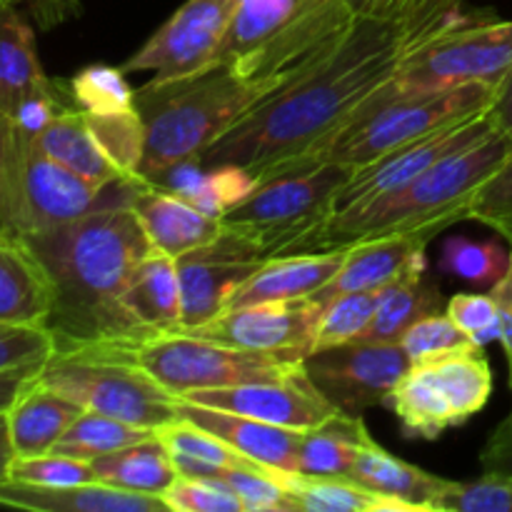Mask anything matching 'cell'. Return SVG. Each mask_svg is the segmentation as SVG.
<instances>
[{"instance_id": "44dd1931", "label": "cell", "mask_w": 512, "mask_h": 512, "mask_svg": "<svg viewBox=\"0 0 512 512\" xmlns=\"http://www.w3.org/2000/svg\"><path fill=\"white\" fill-rule=\"evenodd\" d=\"M428 245L430 243L415 238V235H395V238H378L350 245V248H345L348 253H345L338 275L323 290H318L313 298L325 305L335 295L388 288L400 275L408 273L413 265L423 263Z\"/></svg>"}, {"instance_id": "83f0119b", "label": "cell", "mask_w": 512, "mask_h": 512, "mask_svg": "<svg viewBox=\"0 0 512 512\" xmlns=\"http://www.w3.org/2000/svg\"><path fill=\"white\" fill-rule=\"evenodd\" d=\"M35 145L45 155H50L60 165L83 175L95 185H113L125 178L123 170L100 148L83 110L78 108H65L63 113L55 115L45 125L43 133L35 138Z\"/></svg>"}, {"instance_id": "484cf974", "label": "cell", "mask_w": 512, "mask_h": 512, "mask_svg": "<svg viewBox=\"0 0 512 512\" xmlns=\"http://www.w3.org/2000/svg\"><path fill=\"white\" fill-rule=\"evenodd\" d=\"M83 410L75 400L35 380L5 413L13 455L50 453Z\"/></svg>"}, {"instance_id": "ffe728a7", "label": "cell", "mask_w": 512, "mask_h": 512, "mask_svg": "<svg viewBox=\"0 0 512 512\" xmlns=\"http://www.w3.org/2000/svg\"><path fill=\"white\" fill-rule=\"evenodd\" d=\"M0 505L38 512H173L158 495L130 493L100 480L65 488L0 480Z\"/></svg>"}, {"instance_id": "4fadbf2b", "label": "cell", "mask_w": 512, "mask_h": 512, "mask_svg": "<svg viewBox=\"0 0 512 512\" xmlns=\"http://www.w3.org/2000/svg\"><path fill=\"white\" fill-rule=\"evenodd\" d=\"M238 0H188L165 20L123 65V73H153L155 80L180 78L218 63Z\"/></svg>"}, {"instance_id": "8d00e7d4", "label": "cell", "mask_w": 512, "mask_h": 512, "mask_svg": "<svg viewBox=\"0 0 512 512\" xmlns=\"http://www.w3.org/2000/svg\"><path fill=\"white\" fill-rule=\"evenodd\" d=\"M378 298L380 290H368V293H343L328 300L323 305V313H320L313 350L333 348V345L353 343V340L363 338L368 325L373 323Z\"/></svg>"}, {"instance_id": "5bb4252c", "label": "cell", "mask_w": 512, "mask_h": 512, "mask_svg": "<svg viewBox=\"0 0 512 512\" xmlns=\"http://www.w3.org/2000/svg\"><path fill=\"white\" fill-rule=\"evenodd\" d=\"M320 313L323 303L315 298L265 300L223 310L198 328H183V333L275 358L303 360L315 345Z\"/></svg>"}, {"instance_id": "8fae6325", "label": "cell", "mask_w": 512, "mask_h": 512, "mask_svg": "<svg viewBox=\"0 0 512 512\" xmlns=\"http://www.w3.org/2000/svg\"><path fill=\"white\" fill-rule=\"evenodd\" d=\"M512 70V20L493 15L458 25L415 50L398 75L400 90H433L463 83L500 85Z\"/></svg>"}, {"instance_id": "836d02e7", "label": "cell", "mask_w": 512, "mask_h": 512, "mask_svg": "<svg viewBox=\"0 0 512 512\" xmlns=\"http://www.w3.org/2000/svg\"><path fill=\"white\" fill-rule=\"evenodd\" d=\"M308 0H238L230 28L218 50V63H235L268 43L303 10Z\"/></svg>"}, {"instance_id": "f546056e", "label": "cell", "mask_w": 512, "mask_h": 512, "mask_svg": "<svg viewBox=\"0 0 512 512\" xmlns=\"http://www.w3.org/2000/svg\"><path fill=\"white\" fill-rule=\"evenodd\" d=\"M373 443L363 415L335 413L315 428L303 430L298 448V473L318 478H348L360 450Z\"/></svg>"}, {"instance_id": "7a4b0ae2", "label": "cell", "mask_w": 512, "mask_h": 512, "mask_svg": "<svg viewBox=\"0 0 512 512\" xmlns=\"http://www.w3.org/2000/svg\"><path fill=\"white\" fill-rule=\"evenodd\" d=\"M23 238L53 285V308L45 328L53 333L55 350L133 348L153 338L128 313L123 300L133 270L153 253L133 208H100L73 223Z\"/></svg>"}, {"instance_id": "b9f144b4", "label": "cell", "mask_w": 512, "mask_h": 512, "mask_svg": "<svg viewBox=\"0 0 512 512\" xmlns=\"http://www.w3.org/2000/svg\"><path fill=\"white\" fill-rule=\"evenodd\" d=\"M398 343L403 345V350L408 353L410 363H418V360L438 358V355L450 353V350L463 348V345L473 343V340H470L443 310V313L425 315L418 323L410 325Z\"/></svg>"}, {"instance_id": "1f68e13d", "label": "cell", "mask_w": 512, "mask_h": 512, "mask_svg": "<svg viewBox=\"0 0 512 512\" xmlns=\"http://www.w3.org/2000/svg\"><path fill=\"white\" fill-rule=\"evenodd\" d=\"M90 465H93L95 480L100 483L130 490V493L158 495V498H163L170 485L178 480L173 458L158 435H150L140 443L90 460Z\"/></svg>"}, {"instance_id": "e575fe53", "label": "cell", "mask_w": 512, "mask_h": 512, "mask_svg": "<svg viewBox=\"0 0 512 512\" xmlns=\"http://www.w3.org/2000/svg\"><path fill=\"white\" fill-rule=\"evenodd\" d=\"M155 435L153 428H143V425L125 423V420L110 418V415L95 413V410H83L68 433L58 440L53 453L70 455L78 460H95L103 455L115 453L120 448L140 443V440Z\"/></svg>"}, {"instance_id": "e0dca14e", "label": "cell", "mask_w": 512, "mask_h": 512, "mask_svg": "<svg viewBox=\"0 0 512 512\" xmlns=\"http://www.w3.org/2000/svg\"><path fill=\"white\" fill-rule=\"evenodd\" d=\"M178 398L295 430L315 428L323 420H328L330 415L338 413L323 398V393L315 388L305 368L280 380H260V383L230 385V388L190 390V393L178 395Z\"/></svg>"}, {"instance_id": "4dcf8cb0", "label": "cell", "mask_w": 512, "mask_h": 512, "mask_svg": "<svg viewBox=\"0 0 512 512\" xmlns=\"http://www.w3.org/2000/svg\"><path fill=\"white\" fill-rule=\"evenodd\" d=\"M288 490L295 512H415L400 500L385 498L350 478H318V475L270 470Z\"/></svg>"}, {"instance_id": "ac0fdd59", "label": "cell", "mask_w": 512, "mask_h": 512, "mask_svg": "<svg viewBox=\"0 0 512 512\" xmlns=\"http://www.w3.org/2000/svg\"><path fill=\"white\" fill-rule=\"evenodd\" d=\"M178 418L208 430L210 435L220 438L263 468L298 473V448L303 430L283 428V425L263 423V420L248 418V415L188 403L183 398H178Z\"/></svg>"}, {"instance_id": "277c9868", "label": "cell", "mask_w": 512, "mask_h": 512, "mask_svg": "<svg viewBox=\"0 0 512 512\" xmlns=\"http://www.w3.org/2000/svg\"><path fill=\"white\" fill-rule=\"evenodd\" d=\"M263 98V90L233 63H213L170 80L150 78L135 90L145 128L138 178L155 180L173 165L200 160Z\"/></svg>"}, {"instance_id": "bcb514c9", "label": "cell", "mask_w": 512, "mask_h": 512, "mask_svg": "<svg viewBox=\"0 0 512 512\" xmlns=\"http://www.w3.org/2000/svg\"><path fill=\"white\" fill-rule=\"evenodd\" d=\"M445 313L473 343L488 345L500 338V315L493 295L458 293L448 300Z\"/></svg>"}, {"instance_id": "4316f807", "label": "cell", "mask_w": 512, "mask_h": 512, "mask_svg": "<svg viewBox=\"0 0 512 512\" xmlns=\"http://www.w3.org/2000/svg\"><path fill=\"white\" fill-rule=\"evenodd\" d=\"M125 308L150 335L183 328V290L175 258L150 253L133 270L125 288Z\"/></svg>"}, {"instance_id": "ab89813d", "label": "cell", "mask_w": 512, "mask_h": 512, "mask_svg": "<svg viewBox=\"0 0 512 512\" xmlns=\"http://www.w3.org/2000/svg\"><path fill=\"white\" fill-rule=\"evenodd\" d=\"M468 220L488 225L512 250V153L510 158L475 190L468 205Z\"/></svg>"}, {"instance_id": "ee69618b", "label": "cell", "mask_w": 512, "mask_h": 512, "mask_svg": "<svg viewBox=\"0 0 512 512\" xmlns=\"http://www.w3.org/2000/svg\"><path fill=\"white\" fill-rule=\"evenodd\" d=\"M233 493L240 495L245 512H295L288 490L270 475V468L225 470L220 478Z\"/></svg>"}, {"instance_id": "5b68a950", "label": "cell", "mask_w": 512, "mask_h": 512, "mask_svg": "<svg viewBox=\"0 0 512 512\" xmlns=\"http://www.w3.org/2000/svg\"><path fill=\"white\" fill-rule=\"evenodd\" d=\"M498 85L463 83L433 90H395L373 113L350 125L333 143L313 158L320 163H340L350 170L373 163L380 155L405 148L430 133L465 123L488 113Z\"/></svg>"}, {"instance_id": "f6af8a7d", "label": "cell", "mask_w": 512, "mask_h": 512, "mask_svg": "<svg viewBox=\"0 0 512 512\" xmlns=\"http://www.w3.org/2000/svg\"><path fill=\"white\" fill-rule=\"evenodd\" d=\"M435 510L512 512V478L483 473V478L475 483H455Z\"/></svg>"}, {"instance_id": "9c48e42d", "label": "cell", "mask_w": 512, "mask_h": 512, "mask_svg": "<svg viewBox=\"0 0 512 512\" xmlns=\"http://www.w3.org/2000/svg\"><path fill=\"white\" fill-rule=\"evenodd\" d=\"M350 175L353 170L340 163H320L300 173L278 175L260 183L220 220L225 228L253 240L265 258H273L333 213L335 198Z\"/></svg>"}, {"instance_id": "60d3db41", "label": "cell", "mask_w": 512, "mask_h": 512, "mask_svg": "<svg viewBox=\"0 0 512 512\" xmlns=\"http://www.w3.org/2000/svg\"><path fill=\"white\" fill-rule=\"evenodd\" d=\"M173 512H245L243 500L223 480L180 478L163 495Z\"/></svg>"}, {"instance_id": "ba28073f", "label": "cell", "mask_w": 512, "mask_h": 512, "mask_svg": "<svg viewBox=\"0 0 512 512\" xmlns=\"http://www.w3.org/2000/svg\"><path fill=\"white\" fill-rule=\"evenodd\" d=\"M493 370L483 345L468 343L438 358L410 363L408 373L390 390L388 405L410 438L438 440L460 428L488 405Z\"/></svg>"}, {"instance_id": "d6986e66", "label": "cell", "mask_w": 512, "mask_h": 512, "mask_svg": "<svg viewBox=\"0 0 512 512\" xmlns=\"http://www.w3.org/2000/svg\"><path fill=\"white\" fill-rule=\"evenodd\" d=\"M130 208L138 215L155 253L180 258L200 245L213 243L225 230L223 220L203 213L170 190L138 178Z\"/></svg>"}, {"instance_id": "6da1fadb", "label": "cell", "mask_w": 512, "mask_h": 512, "mask_svg": "<svg viewBox=\"0 0 512 512\" xmlns=\"http://www.w3.org/2000/svg\"><path fill=\"white\" fill-rule=\"evenodd\" d=\"M355 8L333 53L240 118L205 150V168L238 165L258 185L308 170L325 145L400 90V68L415 50L490 15L465 0H355Z\"/></svg>"}, {"instance_id": "8992f818", "label": "cell", "mask_w": 512, "mask_h": 512, "mask_svg": "<svg viewBox=\"0 0 512 512\" xmlns=\"http://www.w3.org/2000/svg\"><path fill=\"white\" fill-rule=\"evenodd\" d=\"M38 380L80 408L143 428L158 430L178 418V395L163 388L118 345L55 350Z\"/></svg>"}, {"instance_id": "3957f363", "label": "cell", "mask_w": 512, "mask_h": 512, "mask_svg": "<svg viewBox=\"0 0 512 512\" xmlns=\"http://www.w3.org/2000/svg\"><path fill=\"white\" fill-rule=\"evenodd\" d=\"M510 153L512 140L495 125L478 143L438 160L385 198L365 208L328 215L275 255L330 253L395 235H415L433 243L450 225L468 220V205L475 190L510 158Z\"/></svg>"}, {"instance_id": "cb8c5ba5", "label": "cell", "mask_w": 512, "mask_h": 512, "mask_svg": "<svg viewBox=\"0 0 512 512\" xmlns=\"http://www.w3.org/2000/svg\"><path fill=\"white\" fill-rule=\"evenodd\" d=\"M30 23L23 10L0 0V113L8 118L23 100L55 83L40 63Z\"/></svg>"}, {"instance_id": "2e32d148", "label": "cell", "mask_w": 512, "mask_h": 512, "mask_svg": "<svg viewBox=\"0 0 512 512\" xmlns=\"http://www.w3.org/2000/svg\"><path fill=\"white\" fill-rule=\"evenodd\" d=\"M493 128L495 123L490 118V113H483L473 120H465V123L450 125V128L438 130V133L425 135V138L415 140V143L405 145V148L393 150V153L380 155L373 163L353 170L348 183L340 188L338 198H335L333 213L365 208V205L385 198L393 190L403 188L410 180L418 178L423 170H428L438 160L478 143Z\"/></svg>"}, {"instance_id": "7dc6e473", "label": "cell", "mask_w": 512, "mask_h": 512, "mask_svg": "<svg viewBox=\"0 0 512 512\" xmlns=\"http://www.w3.org/2000/svg\"><path fill=\"white\" fill-rule=\"evenodd\" d=\"M23 10L33 25L43 33L60 28L68 20H75L83 15V3L80 0H5Z\"/></svg>"}, {"instance_id": "f35d334b", "label": "cell", "mask_w": 512, "mask_h": 512, "mask_svg": "<svg viewBox=\"0 0 512 512\" xmlns=\"http://www.w3.org/2000/svg\"><path fill=\"white\" fill-rule=\"evenodd\" d=\"M10 480L20 483L43 485V488H65V485H80L95 480L93 465L88 460L70 458L60 453H40V455H13L8 468Z\"/></svg>"}, {"instance_id": "c3c4849f", "label": "cell", "mask_w": 512, "mask_h": 512, "mask_svg": "<svg viewBox=\"0 0 512 512\" xmlns=\"http://www.w3.org/2000/svg\"><path fill=\"white\" fill-rule=\"evenodd\" d=\"M480 468L490 475H505L512 478V413L488 438L480 453Z\"/></svg>"}, {"instance_id": "816d5d0a", "label": "cell", "mask_w": 512, "mask_h": 512, "mask_svg": "<svg viewBox=\"0 0 512 512\" xmlns=\"http://www.w3.org/2000/svg\"><path fill=\"white\" fill-rule=\"evenodd\" d=\"M45 363L38 365H25V368L8 370V373H0V415L8 413L15 405V400L40 378V370Z\"/></svg>"}, {"instance_id": "f907efd6", "label": "cell", "mask_w": 512, "mask_h": 512, "mask_svg": "<svg viewBox=\"0 0 512 512\" xmlns=\"http://www.w3.org/2000/svg\"><path fill=\"white\" fill-rule=\"evenodd\" d=\"M13 148H15V123L13 118L0 113V228L3 230H8V183H10V160H13Z\"/></svg>"}, {"instance_id": "7bdbcfd3", "label": "cell", "mask_w": 512, "mask_h": 512, "mask_svg": "<svg viewBox=\"0 0 512 512\" xmlns=\"http://www.w3.org/2000/svg\"><path fill=\"white\" fill-rule=\"evenodd\" d=\"M55 353V338L45 325L3 323L0 320V373L48 363Z\"/></svg>"}, {"instance_id": "74e56055", "label": "cell", "mask_w": 512, "mask_h": 512, "mask_svg": "<svg viewBox=\"0 0 512 512\" xmlns=\"http://www.w3.org/2000/svg\"><path fill=\"white\" fill-rule=\"evenodd\" d=\"M68 93L75 108L85 115L135 108V90L128 85L120 65H88L68 80Z\"/></svg>"}, {"instance_id": "f1b7e54d", "label": "cell", "mask_w": 512, "mask_h": 512, "mask_svg": "<svg viewBox=\"0 0 512 512\" xmlns=\"http://www.w3.org/2000/svg\"><path fill=\"white\" fill-rule=\"evenodd\" d=\"M443 293L440 285L425 278V260L413 265L395 283L380 290L378 308L373 323L368 325L360 340H378V343H398L405 330L420 318L443 313Z\"/></svg>"}, {"instance_id": "30bf717a", "label": "cell", "mask_w": 512, "mask_h": 512, "mask_svg": "<svg viewBox=\"0 0 512 512\" xmlns=\"http://www.w3.org/2000/svg\"><path fill=\"white\" fill-rule=\"evenodd\" d=\"M125 350L145 373L153 375L163 388L175 395L280 380L303 370V360H285L268 353L233 348L183 330L153 335Z\"/></svg>"}, {"instance_id": "d6a6232c", "label": "cell", "mask_w": 512, "mask_h": 512, "mask_svg": "<svg viewBox=\"0 0 512 512\" xmlns=\"http://www.w3.org/2000/svg\"><path fill=\"white\" fill-rule=\"evenodd\" d=\"M160 440L168 448L170 458H173L175 470L180 478H220L225 470L235 468H263V465L253 463L238 450L230 448L220 438L210 435L208 430L198 428V425L188 423L183 418H175L173 423H165L155 430Z\"/></svg>"}, {"instance_id": "52a82bcc", "label": "cell", "mask_w": 512, "mask_h": 512, "mask_svg": "<svg viewBox=\"0 0 512 512\" xmlns=\"http://www.w3.org/2000/svg\"><path fill=\"white\" fill-rule=\"evenodd\" d=\"M138 178L113 185H95L73 173L35 145V138L15 128V148L8 183V230L35 235L73 223L100 208L128 205Z\"/></svg>"}, {"instance_id": "f5cc1de1", "label": "cell", "mask_w": 512, "mask_h": 512, "mask_svg": "<svg viewBox=\"0 0 512 512\" xmlns=\"http://www.w3.org/2000/svg\"><path fill=\"white\" fill-rule=\"evenodd\" d=\"M490 118L512 140V70L503 78V83L495 90L493 105H490Z\"/></svg>"}, {"instance_id": "d590c367", "label": "cell", "mask_w": 512, "mask_h": 512, "mask_svg": "<svg viewBox=\"0 0 512 512\" xmlns=\"http://www.w3.org/2000/svg\"><path fill=\"white\" fill-rule=\"evenodd\" d=\"M512 263L510 245L498 240H470V238H448L443 243L438 270L450 278L468 280L475 285H490L493 288Z\"/></svg>"}, {"instance_id": "9a60e30c", "label": "cell", "mask_w": 512, "mask_h": 512, "mask_svg": "<svg viewBox=\"0 0 512 512\" xmlns=\"http://www.w3.org/2000/svg\"><path fill=\"white\" fill-rule=\"evenodd\" d=\"M265 260L268 258L253 240L230 228H225L213 243L175 258L183 290V328H198L223 313L230 295Z\"/></svg>"}, {"instance_id": "d4e9b609", "label": "cell", "mask_w": 512, "mask_h": 512, "mask_svg": "<svg viewBox=\"0 0 512 512\" xmlns=\"http://www.w3.org/2000/svg\"><path fill=\"white\" fill-rule=\"evenodd\" d=\"M348 478L375 490V493L385 495V498L410 505L415 512L438 508L440 500L455 485V480L438 478V475L428 473V470L418 468V465H410L405 460L395 458L393 453L380 448L375 440L360 450Z\"/></svg>"}, {"instance_id": "603a6c76", "label": "cell", "mask_w": 512, "mask_h": 512, "mask_svg": "<svg viewBox=\"0 0 512 512\" xmlns=\"http://www.w3.org/2000/svg\"><path fill=\"white\" fill-rule=\"evenodd\" d=\"M53 308V285L23 235L0 228V320L45 325Z\"/></svg>"}, {"instance_id": "7c38bea8", "label": "cell", "mask_w": 512, "mask_h": 512, "mask_svg": "<svg viewBox=\"0 0 512 512\" xmlns=\"http://www.w3.org/2000/svg\"><path fill=\"white\" fill-rule=\"evenodd\" d=\"M303 368L338 413L360 418L368 408L385 405L390 390L408 373L410 358L400 343L353 340L313 350L303 358Z\"/></svg>"}, {"instance_id": "7402d4cb", "label": "cell", "mask_w": 512, "mask_h": 512, "mask_svg": "<svg viewBox=\"0 0 512 512\" xmlns=\"http://www.w3.org/2000/svg\"><path fill=\"white\" fill-rule=\"evenodd\" d=\"M345 253L348 250L273 255L230 295L225 310L265 303V300L313 298L318 290H323L338 275Z\"/></svg>"}, {"instance_id": "681fc988", "label": "cell", "mask_w": 512, "mask_h": 512, "mask_svg": "<svg viewBox=\"0 0 512 512\" xmlns=\"http://www.w3.org/2000/svg\"><path fill=\"white\" fill-rule=\"evenodd\" d=\"M490 295L498 303L500 315V343H503L505 360H508V373H510V388H512V263L508 273L490 288Z\"/></svg>"}, {"instance_id": "db71d44e", "label": "cell", "mask_w": 512, "mask_h": 512, "mask_svg": "<svg viewBox=\"0 0 512 512\" xmlns=\"http://www.w3.org/2000/svg\"><path fill=\"white\" fill-rule=\"evenodd\" d=\"M10 460H13V445H10L8 423H5V415H0V480L8 478Z\"/></svg>"}]
</instances>
